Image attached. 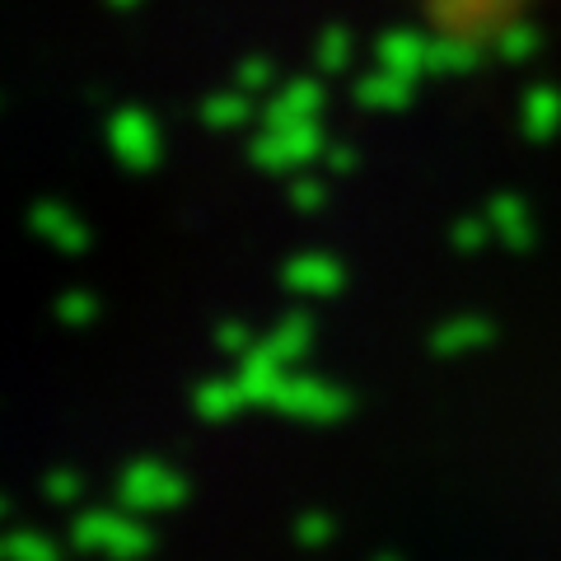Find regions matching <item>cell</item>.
Wrapping results in <instances>:
<instances>
[{"label": "cell", "instance_id": "277c9868", "mask_svg": "<svg viewBox=\"0 0 561 561\" xmlns=\"http://www.w3.org/2000/svg\"><path fill=\"white\" fill-rule=\"evenodd\" d=\"M290 295H332L342 286V267L328 257H295L286 262V272H280Z\"/></svg>", "mask_w": 561, "mask_h": 561}, {"label": "cell", "instance_id": "5b68a950", "mask_svg": "<svg viewBox=\"0 0 561 561\" xmlns=\"http://www.w3.org/2000/svg\"><path fill=\"white\" fill-rule=\"evenodd\" d=\"M192 402H197V416H206V421H230V416H239L243 408H253L249 393H243V383H239V375L202 383Z\"/></svg>", "mask_w": 561, "mask_h": 561}, {"label": "cell", "instance_id": "6da1fadb", "mask_svg": "<svg viewBox=\"0 0 561 561\" xmlns=\"http://www.w3.org/2000/svg\"><path fill=\"white\" fill-rule=\"evenodd\" d=\"M70 542L84 552H99L108 561H136L154 548V538L146 524H136L131 515H108V511H90L70 524Z\"/></svg>", "mask_w": 561, "mask_h": 561}, {"label": "cell", "instance_id": "7a4b0ae2", "mask_svg": "<svg viewBox=\"0 0 561 561\" xmlns=\"http://www.w3.org/2000/svg\"><path fill=\"white\" fill-rule=\"evenodd\" d=\"M122 505L136 515H154V511H173L187 496V482L160 459H136L122 472Z\"/></svg>", "mask_w": 561, "mask_h": 561}, {"label": "cell", "instance_id": "3957f363", "mask_svg": "<svg viewBox=\"0 0 561 561\" xmlns=\"http://www.w3.org/2000/svg\"><path fill=\"white\" fill-rule=\"evenodd\" d=\"M272 408L286 412V416H305V421H332V416H342L346 398L332 393L328 383L309 379V375H286L276 398H272Z\"/></svg>", "mask_w": 561, "mask_h": 561}, {"label": "cell", "instance_id": "30bf717a", "mask_svg": "<svg viewBox=\"0 0 561 561\" xmlns=\"http://www.w3.org/2000/svg\"><path fill=\"white\" fill-rule=\"evenodd\" d=\"M257 342H262V337H257L249 323H220V328H216V346H220V351H230V356H239V360L249 356Z\"/></svg>", "mask_w": 561, "mask_h": 561}, {"label": "cell", "instance_id": "7c38bea8", "mask_svg": "<svg viewBox=\"0 0 561 561\" xmlns=\"http://www.w3.org/2000/svg\"><path fill=\"white\" fill-rule=\"evenodd\" d=\"M323 538H332L328 515H300L295 519V542H323Z\"/></svg>", "mask_w": 561, "mask_h": 561}, {"label": "cell", "instance_id": "8fae6325", "mask_svg": "<svg viewBox=\"0 0 561 561\" xmlns=\"http://www.w3.org/2000/svg\"><path fill=\"white\" fill-rule=\"evenodd\" d=\"M94 313H99V300L94 295H84V290H70V295H61L57 300V319L61 323H94Z\"/></svg>", "mask_w": 561, "mask_h": 561}, {"label": "cell", "instance_id": "4fadbf2b", "mask_svg": "<svg viewBox=\"0 0 561 561\" xmlns=\"http://www.w3.org/2000/svg\"><path fill=\"white\" fill-rule=\"evenodd\" d=\"M5 519H10V501H5V496H0V524H5Z\"/></svg>", "mask_w": 561, "mask_h": 561}, {"label": "cell", "instance_id": "ba28073f", "mask_svg": "<svg viewBox=\"0 0 561 561\" xmlns=\"http://www.w3.org/2000/svg\"><path fill=\"white\" fill-rule=\"evenodd\" d=\"M0 561H61L43 534H0Z\"/></svg>", "mask_w": 561, "mask_h": 561}, {"label": "cell", "instance_id": "9c48e42d", "mask_svg": "<svg viewBox=\"0 0 561 561\" xmlns=\"http://www.w3.org/2000/svg\"><path fill=\"white\" fill-rule=\"evenodd\" d=\"M43 486H47V496L57 501V505H70V501L84 496V478H80L76 468H51Z\"/></svg>", "mask_w": 561, "mask_h": 561}, {"label": "cell", "instance_id": "52a82bcc", "mask_svg": "<svg viewBox=\"0 0 561 561\" xmlns=\"http://www.w3.org/2000/svg\"><path fill=\"white\" fill-rule=\"evenodd\" d=\"M33 230L47 234V239L57 243V249H66V253L84 249V230H80V220H70L66 210H57V206H38V210H33Z\"/></svg>", "mask_w": 561, "mask_h": 561}, {"label": "cell", "instance_id": "8992f818", "mask_svg": "<svg viewBox=\"0 0 561 561\" xmlns=\"http://www.w3.org/2000/svg\"><path fill=\"white\" fill-rule=\"evenodd\" d=\"M262 351H272L280 365H295L309 351V319H305V313H286V319H280L267 337H262Z\"/></svg>", "mask_w": 561, "mask_h": 561}]
</instances>
